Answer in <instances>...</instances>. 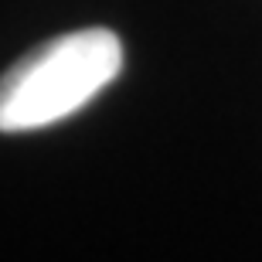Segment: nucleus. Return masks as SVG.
Here are the masks:
<instances>
[{
  "label": "nucleus",
  "mask_w": 262,
  "mask_h": 262,
  "mask_svg": "<svg viewBox=\"0 0 262 262\" xmlns=\"http://www.w3.org/2000/svg\"><path fill=\"white\" fill-rule=\"evenodd\" d=\"M123 72V41L82 28L24 55L0 75V133H28L89 106Z\"/></svg>",
  "instance_id": "obj_1"
}]
</instances>
